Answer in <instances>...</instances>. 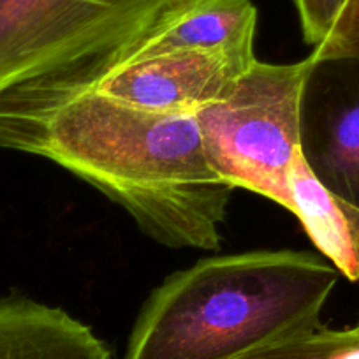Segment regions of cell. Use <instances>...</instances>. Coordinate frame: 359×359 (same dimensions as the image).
<instances>
[{
    "label": "cell",
    "instance_id": "obj_3",
    "mask_svg": "<svg viewBox=\"0 0 359 359\" xmlns=\"http://www.w3.org/2000/svg\"><path fill=\"white\" fill-rule=\"evenodd\" d=\"M192 0H0V148L34 154L46 123L97 92Z\"/></svg>",
    "mask_w": 359,
    "mask_h": 359
},
{
    "label": "cell",
    "instance_id": "obj_11",
    "mask_svg": "<svg viewBox=\"0 0 359 359\" xmlns=\"http://www.w3.org/2000/svg\"><path fill=\"white\" fill-rule=\"evenodd\" d=\"M313 64L338 58H359V0H347L326 39L310 55Z\"/></svg>",
    "mask_w": 359,
    "mask_h": 359
},
{
    "label": "cell",
    "instance_id": "obj_12",
    "mask_svg": "<svg viewBox=\"0 0 359 359\" xmlns=\"http://www.w3.org/2000/svg\"><path fill=\"white\" fill-rule=\"evenodd\" d=\"M345 2L347 0H294L303 37L310 46H319L326 39Z\"/></svg>",
    "mask_w": 359,
    "mask_h": 359
},
{
    "label": "cell",
    "instance_id": "obj_5",
    "mask_svg": "<svg viewBox=\"0 0 359 359\" xmlns=\"http://www.w3.org/2000/svg\"><path fill=\"white\" fill-rule=\"evenodd\" d=\"M303 97L302 148L320 184L359 210V58L317 62Z\"/></svg>",
    "mask_w": 359,
    "mask_h": 359
},
{
    "label": "cell",
    "instance_id": "obj_10",
    "mask_svg": "<svg viewBox=\"0 0 359 359\" xmlns=\"http://www.w3.org/2000/svg\"><path fill=\"white\" fill-rule=\"evenodd\" d=\"M236 359H359V324L348 330L320 326L312 333L259 348Z\"/></svg>",
    "mask_w": 359,
    "mask_h": 359
},
{
    "label": "cell",
    "instance_id": "obj_6",
    "mask_svg": "<svg viewBox=\"0 0 359 359\" xmlns=\"http://www.w3.org/2000/svg\"><path fill=\"white\" fill-rule=\"evenodd\" d=\"M252 64L212 51H165L120 69L97 92L148 111L194 115L222 97Z\"/></svg>",
    "mask_w": 359,
    "mask_h": 359
},
{
    "label": "cell",
    "instance_id": "obj_8",
    "mask_svg": "<svg viewBox=\"0 0 359 359\" xmlns=\"http://www.w3.org/2000/svg\"><path fill=\"white\" fill-rule=\"evenodd\" d=\"M289 212L317 250L348 280H359V210L327 191L299 155L291 175Z\"/></svg>",
    "mask_w": 359,
    "mask_h": 359
},
{
    "label": "cell",
    "instance_id": "obj_1",
    "mask_svg": "<svg viewBox=\"0 0 359 359\" xmlns=\"http://www.w3.org/2000/svg\"><path fill=\"white\" fill-rule=\"evenodd\" d=\"M32 155L101 191L165 247L215 250L222 241L234 187L210 161L196 115L92 92L46 123Z\"/></svg>",
    "mask_w": 359,
    "mask_h": 359
},
{
    "label": "cell",
    "instance_id": "obj_2",
    "mask_svg": "<svg viewBox=\"0 0 359 359\" xmlns=\"http://www.w3.org/2000/svg\"><path fill=\"white\" fill-rule=\"evenodd\" d=\"M338 277L309 252L203 259L151 292L126 359H236L312 333Z\"/></svg>",
    "mask_w": 359,
    "mask_h": 359
},
{
    "label": "cell",
    "instance_id": "obj_4",
    "mask_svg": "<svg viewBox=\"0 0 359 359\" xmlns=\"http://www.w3.org/2000/svg\"><path fill=\"white\" fill-rule=\"evenodd\" d=\"M310 58L296 64L255 60L226 94L196 111L210 161L234 189L289 210L291 175L303 154V97Z\"/></svg>",
    "mask_w": 359,
    "mask_h": 359
},
{
    "label": "cell",
    "instance_id": "obj_7",
    "mask_svg": "<svg viewBox=\"0 0 359 359\" xmlns=\"http://www.w3.org/2000/svg\"><path fill=\"white\" fill-rule=\"evenodd\" d=\"M0 359H111L101 338L57 306L0 302Z\"/></svg>",
    "mask_w": 359,
    "mask_h": 359
},
{
    "label": "cell",
    "instance_id": "obj_9",
    "mask_svg": "<svg viewBox=\"0 0 359 359\" xmlns=\"http://www.w3.org/2000/svg\"><path fill=\"white\" fill-rule=\"evenodd\" d=\"M257 9L252 0H192L143 57L178 50L222 53L243 64L257 60L254 36ZM141 57V58H143Z\"/></svg>",
    "mask_w": 359,
    "mask_h": 359
}]
</instances>
